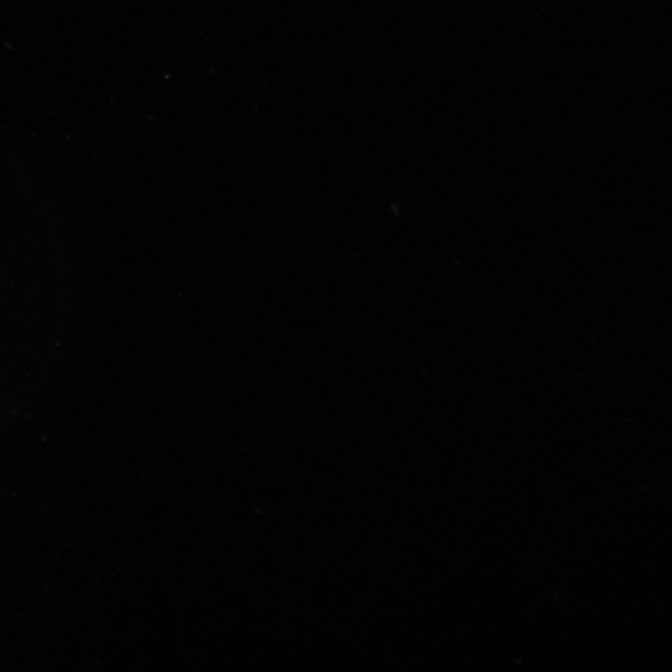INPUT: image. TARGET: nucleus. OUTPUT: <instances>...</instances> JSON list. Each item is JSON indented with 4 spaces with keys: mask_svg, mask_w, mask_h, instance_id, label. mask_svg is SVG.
<instances>
[]
</instances>
